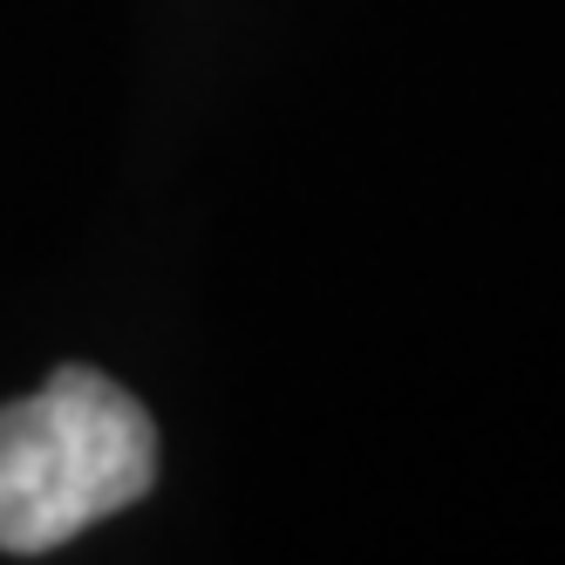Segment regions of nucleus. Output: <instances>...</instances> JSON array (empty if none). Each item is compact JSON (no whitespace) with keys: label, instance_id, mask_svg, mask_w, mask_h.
<instances>
[{"label":"nucleus","instance_id":"f257e3e1","mask_svg":"<svg viewBox=\"0 0 565 565\" xmlns=\"http://www.w3.org/2000/svg\"><path fill=\"white\" fill-rule=\"evenodd\" d=\"M157 483V423L103 369H55L0 409V552H55Z\"/></svg>","mask_w":565,"mask_h":565}]
</instances>
